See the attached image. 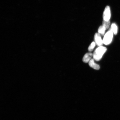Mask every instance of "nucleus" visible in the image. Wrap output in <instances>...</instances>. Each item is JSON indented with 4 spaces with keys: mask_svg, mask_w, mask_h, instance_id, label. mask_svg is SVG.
Masks as SVG:
<instances>
[{
    "mask_svg": "<svg viewBox=\"0 0 120 120\" xmlns=\"http://www.w3.org/2000/svg\"><path fill=\"white\" fill-rule=\"evenodd\" d=\"M106 50V47L102 46H99L95 49L93 54L94 59L97 61L100 60Z\"/></svg>",
    "mask_w": 120,
    "mask_h": 120,
    "instance_id": "f257e3e1",
    "label": "nucleus"
},
{
    "mask_svg": "<svg viewBox=\"0 0 120 120\" xmlns=\"http://www.w3.org/2000/svg\"><path fill=\"white\" fill-rule=\"evenodd\" d=\"M113 33L110 30L105 34L103 38V44L107 45L110 44L112 41L113 37Z\"/></svg>",
    "mask_w": 120,
    "mask_h": 120,
    "instance_id": "f03ea898",
    "label": "nucleus"
},
{
    "mask_svg": "<svg viewBox=\"0 0 120 120\" xmlns=\"http://www.w3.org/2000/svg\"><path fill=\"white\" fill-rule=\"evenodd\" d=\"M111 16V11L110 7L107 6L105 8L103 14V20L109 21L110 19Z\"/></svg>",
    "mask_w": 120,
    "mask_h": 120,
    "instance_id": "7ed1b4c3",
    "label": "nucleus"
},
{
    "mask_svg": "<svg viewBox=\"0 0 120 120\" xmlns=\"http://www.w3.org/2000/svg\"><path fill=\"white\" fill-rule=\"evenodd\" d=\"M94 42L98 46H102L103 43V40L102 39L100 34L98 33H96L94 36Z\"/></svg>",
    "mask_w": 120,
    "mask_h": 120,
    "instance_id": "20e7f679",
    "label": "nucleus"
},
{
    "mask_svg": "<svg viewBox=\"0 0 120 120\" xmlns=\"http://www.w3.org/2000/svg\"><path fill=\"white\" fill-rule=\"evenodd\" d=\"M93 56V54L91 52H88L85 54L83 56L82 61L85 63L89 62Z\"/></svg>",
    "mask_w": 120,
    "mask_h": 120,
    "instance_id": "39448f33",
    "label": "nucleus"
},
{
    "mask_svg": "<svg viewBox=\"0 0 120 120\" xmlns=\"http://www.w3.org/2000/svg\"><path fill=\"white\" fill-rule=\"evenodd\" d=\"M94 59H91L89 62L90 66L94 69L99 70L100 68V66L98 64H95Z\"/></svg>",
    "mask_w": 120,
    "mask_h": 120,
    "instance_id": "423d86ee",
    "label": "nucleus"
},
{
    "mask_svg": "<svg viewBox=\"0 0 120 120\" xmlns=\"http://www.w3.org/2000/svg\"><path fill=\"white\" fill-rule=\"evenodd\" d=\"M118 27L115 23H112L111 26L110 30L113 33V34L116 35L118 32Z\"/></svg>",
    "mask_w": 120,
    "mask_h": 120,
    "instance_id": "0eeeda50",
    "label": "nucleus"
},
{
    "mask_svg": "<svg viewBox=\"0 0 120 120\" xmlns=\"http://www.w3.org/2000/svg\"><path fill=\"white\" fill-rule=\"evenodd\" d=\"M106 30V29L104 26L103 25H102V26H100L98 28V33L102 35H104Z\"/></svg>",
    "mask_w": 120,
    "mask_h": 120,
    "instance_id": "6e6552de",
    "label": "nucleus"
},
{
    "mask_svg": "<svg viewBox=\"0 0 120 120\" xmlns=\"http://www.w3.org/2000/svg\"><path fill=\"white\" fill-rule=\"evenodd\" d=\"M110 25V21H106L104 20L103 21V26H104L105 29L107 30L109 28Z\"/></svg>",
    "mask_w": 120,
    "mask_h": 120,
    "instance_id": "1a4fd4ad",
    "label": "nucleus"
},
{
    "mask_svg": "<svg viewBox=\"0 0 120 120\" xmlns=\"http://www.w3.org/2000/svg\"><path fill=\"white\" fill-rule=\"evenodd\" d=\"M96 43L94 42H93L88 48V50L90 52H91L93 50L96 45Z\"/></svg>",
    "mask_w": 120,
    "mask_h": 120,
    "instance_id": "9d476101",
    "label": "nucleus"
}]
</instances>
